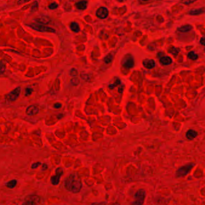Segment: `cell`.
<instances>
[{"label": "cell", "mask_w": 205, "mask_h": 205, "mask_svg": "<svg viewBox=\"0 0 205 205\" xmlns=\"http://www.w3.org/2000/svg\"><path fill=\"white\" fill-rule=\"evenodd\" d=\"M108 10L105 7H100L96 11V16L101 19H105L108 15Z\"/></svg>", "instance_id": "ba28073f"}, {"label": "cell", "mask_w": 205, "mask_h": 205, "mask_svg": "<svg viewBox=\"0 0 205 205\" xmlns=\"http://www.w3.org/2000/svg\"><path fill=\"white\" fill-rule=\"evenodd\" d=\"M39 113V108L34 105L29 106L26 110V113L28 116H34Z\"/></svg>", "instance_id": "9c48e42d"}, {"label": "cell", "mask_w": 205, "mask_h": 205, "mask_svg": "<svg viewBox=\"0 0 205 205\" xmlns=\"http://www.w3.org/2000/svg\"><path fill=\"white\" fill-rule=\"evenodd\" d=\"M192 29V27L190 25H185L178 28V31L182 33H186L190 31Z\"/></svg>", "instance_id": "2e32d148"}, {"label": "cell", "mask_w": 205, "mask_h": 205, "mask_svg": "<svg viewBox=\"0 0 205 205\" xmlns=\"http://www.w3.org/2000/svg\"><path fill=\"white\" fill-rule=\"evenodd\" d=\"M5 68H5V63L2 61H1L0 62V74H2L4 72Z\"/></svg>", "instance_id": "cb8c5ba5"}, {"label": "cell", "mask_w": 205, "mask_h": 205, "mask_svg": "<svg viewBox=\"0 0 205 205\" xmlns=\"http://www.w3.org/2000/svg\"><path fill=\"white\" fill-rule=\"evenodd\" d=\"M70 27L71 28V30L75 32V33H78L80 31V28H79V25L76 23V22H72L70 25Z\"/></svg>", "instance_id": "e0dca14e"}, {"label": "cell", "mask_w": 205, "mask_h": 205, "mask_svg": "<svg viewBox=\"0 0 205 205\" xmlns=\"http://www.w3.org/2000/svg\"><path fill=\"white\" fill-rule=\"evenodd\" d=\"M36 21L41 24H48L50 22V19L46 16H42L36 18Z\"/></svg>", "instance_id": "5bb4252c"}, {"label": "cell", "mask_w": 205, "mask_h": 205, "mask_svg": "<svg viewBox=\"0 0 205 205\" xmlns=\"http://www.w3.org/2000/svg\"><path fill=\"white\" fill-rule=\"evenodd\" d=\"M188 57L192 60H196L198 59V55L196 54L194 52L191 51L188 53Z\"/></svg>", "instance_id": "44dd1931"}, {"label": "cell", "mask_w": 205, "mask_h": 205, "mask_svg": "<svg viewBox=\"0 0 205 205\" xmlns=\"http://www.w3.org/2000/svg\"><path fill=\"white\" fill-rule=\"evenodd\" d=\"M143 66L146 68L148 69H151L155 66V62L153 60L146 59L143 61Z\"/></svg>", "instance_id": "30bf717a"}, {"label": "cell", "mask_w": 205, "mask_h": 205, "mask_svg": "<svg viewBox=\"0 0 205 205\" xmlns=\"http://www.w3.org/2000/svg\"><path fill=\"white\" fill-rule=\"evenodd\" d=\"M33 92V89L31 88H27L25 90V95H30Z\"/></svg>", "instance_id": "83f0119b"}, {"label": "cell", "mask_w": 205, "mask_h": 205, "mask_svg": "<svg viewBox=\"0 0 205 205\" xmlns=\"http://www.w3.org/2000/svg\"><path fill=\"white\" fill-rule=\"evenodd\" d=\"M76 7L79 10H84L87 8V2L85 1H82L77 2L76 4Z\"/></svg>", "instance_id": "9a60e30c"}, {"label": "cell", "mask_w": 205, "mask_h": 205, "mask_svg": "<svg viewBox=\"0 0 205 205\" xmlns=\"http://www.w3.org/2000/svg\"><path fill=\"white\" fill-rule=\"evenodd\" d=\"M54 108H61L62 107V104H60V103H56V104H54Z\"/></svg>", "instance_id": "4dcf8cb0"}, {"label": "cell", "mask_w": 205, "mask_h": 205, "mask_svg": "<svg viewBox=\"0 0 205 205\" xmlns=\"http://www.w3.org/2000/svg\"><path fill=\"white\" fill-rule=\"evenodd\" d=\"M70 74L72 76H76L78 75V72L76 69H72L70 72Z\"/></svg>", "instance_id": "4316f807"}, {"label": "cell", "mask_w": 205, "mask_h": 205, "mask_svg": "<svg viewBox=\"0 0 205 205\" xmlns=\"http://www.w3.org/2000/svg\"><path fill=\"white\" fill-rule=\"evenodd\" d=\"M29 26L31 28H32L33 30H36L37 31H40V32H47V33H55L56 32V30L54 28L45 26L44 25L32 24L30 25Z\"/></svg>", "instance_id": "277c9868"}, {"label": "cell", "mask_w": 205, "mask_h": 205, "mask_svg": "<svg viewBox=\"0 0 205 205\" xmlns=\"http://www.w3.org/2000/svg\"><path fill=\"white\" fill-rule=\"evenodd\" d=\"M203 12H204V10L203 8H202V9H196V10H191L189 12V13L191 15H198L201 13H203Z\"/></svg>", "instance_id": "ffe728a7"}, {"label": "cell", "mask_w": 205, "mask_h": 205, "mask_svg": "<svg viewBox=\"0 0 205 205\" xmlns=\"http://www.w3.org/2000/svg\"><path fill=\"white\" fill-rule=\"evenodd\" d=\"M63 173V170L62 168H58L56 170V175L54 176H53L51 178V181L53 185H57L60 183V180L62 175Z\"/></svg>", "instance_id": "8992f818"}, {"label": "cell", "mask_w": 205, "mask_h": 205, "mask_svg": "<svg viewBox=\"0 0 205 205\" xmlns=\"http://www.w3.org/2000/svg\"><path fill=\"white\" fill-rule=\"evenodd\" d=\"M120 80L119 79H116V81L113 83V84H110V85H109V88H110V89H113L114 87H116L117 85H119V84H120Z\"/></svg>", "instance_id": "7402d4cb"}, {"label": "cell", "mask_w": 205, "mask_h": 205, "mask_svg": "<svg viewBox=\"0 0 205 205\" xmlns=\"http://www.w3.org/2000/svg\"><path fill=\"white\" fill-rule=\"evenodd\" d=\"M91 205H107V204L106 203H93ZM120 205L119 203H113L111 205Z\"/></svg>", "instance_id": "f546056e"}, {"label": "cell", "mask_w": 205, "mask_h": 205, "mask_svg": "<svg viewBox=\"0 0 205 205\" xmlns=\"http://www.w3.org/2000/svg\"><path fill=\"white\" fill-rule=\"evenodd\" d=\"M71 82L73 85H77L79 83V81L78 78H73L72 80H71Z\"/></svg>", "instance_id": "484cf974"}, {"label": "cell", "mask_w": 205, "mask_h": 205, "mask_svg": "<svg viewBox=\"0 0 205 205\" xmlns=\"http://www.w3.org/2000/svg\"><path fill=\"white\" fill-rule=\"evenodd\" d=\"M134 66V61L132 57L128 58L123 63V66L126 68L131 69Z\"/></svg>", "instance_id": "8fae6325"}, {"label": "cell", "mask_w": 205, "mask_h": 205, "mask_svg": "<svg viewBox=\"0 0 205 205\" xmlns=\"http://www.w3.org/2000/svg\"><path fill=\"white\" fill-rule=\"evenodd\" d=\"M197 136V133L193 130H190L189 131H187L186 134V137L190 140H192L194 139Z\"/></svg>", "instance_id": "4fadbf2b"}, {"label": "cell", "mask_w": 205, "mask_h": 205, "mask_svg": "<svg viewBox=\"0 0 205 205\" xmlns=\"http://www.w3.org/2000/svg\"><path fill=\"white\" fill-rule=\"evenodd\" d=\"M21 93V88L19 87L16 88L13 91H11L7 96L8 99L11 101H16L18 98Z\"/></svg>", "instance_id": "52a82bcc"}, {"label": "cell", "mask_w": 205, "mask_h": 205, "mask_svg": "<svg viewBox=\"0 0 205 205\" xmlns=\"http://www.w3.org/2000/svg\"><path fill=\"white\" fill-rule=\"evenodd\" d=\"M40 165H41V163L39 162H35L34 163L32 166H31V168H36L37 167H38Z\"/></svg>", "instance_id": "f1b7e54d"}, {"label": "cell", "mask_w": 205, "mask_h": 205, "mask_svg": "<svg viewBox=\"0 0 205 205\" xmlns=\"http://www.w3.org/2000/svg\"><path fill=\"white\" fill-rule=\"evenodd\" d=\"M168 52L170 53H171V54H173L175 56H176L178 55V54L180 52V50L178 48H175V47H171L169 50H168Z\"/></svg>", "instance_id": "d6986e66"}, {"label": "cell", "mask_w": 205, "mask_h": 205, "mask_svg": "<svg viewBox=\"0 0 205 205\" xmlns=\"http://www.w3.org/2000/svg\"><path fill=\"white\" fill-rule=\"evenodd\" d=\"M194 165L195 164L194 163H190L180 167L176 173V177L179 178L185 176L191 171Z\"/></svg>", "instance_id": "7a4b0ae2"}, {"label": "cell", "mask_w": 205, "mask_h": 205, "mask_svg": "<svg viewBox=\"0 0 205 205\" xmlns=\"http://www.w3.org/2000/svg\"><path fill=\"white\" fill-rule=\"evenodd\" d=\"M194 1H185V2H183L184 4H190V3H193L194 2Z\"/></svg>", "instance_id": "d6a6232c"}, {"label": "cell", "mask_w": 205, "mask_h": 205, "mask_svg": "<svg viewBox=\"0 0 205 205\" xmlns=\"http://www.w3.org/2000/svg\"><path fill=\"white\" fill-rule=\"evenodd\" d=\"M65 186L67 190L73 193H79L82 187L80 178L77 174L73 173L69 175L65 182Z\"/></svg>", "instance_id": "6da1fadb"}, {"label": "cell", "mask_w": 205, "mask_h": 205, "mask_svg": "<svg viewBox=\"0 0 205 205\" xmlns=\"http://www.w3.org/2000/svg\"><path fill=\"white\" fill-rule=\"evenodd\" d=\"M58 7V4L56 3V2H53L51 4H50L49 5V8L51 10H54V9H56Z\"/></svg>", "instance_id": "d4e9b609"}, {"label": "cell", "mask_w": 205, "mask_h": 205, "mask_svg": "<svg viewBox=\"0 0 205 205\" xmlns=\"http://www.w3.org/2000/svg\"><path fill=\"white\" fill-rule=\"evenodd\" d=\"M122 90H123V88L122 87H120L119 89V91L120 93H122Z\"/></svg>", "instance_id": "e575fe53"}, {"label": "cell", "mask_w": 205, "mask_h": 205, "mask_svg": "<svg viewBox=\"0 0 205 205\" xmlns=\"http://www.w3.org/2000/svg\"><path fill=\"white\" fill-rule=\"evenodd\" d=\"M47 168H48V167H47V165L46 164H43V170L44 169V170H45L46 169H47Z\"/></svg>", "instance_id": "836d02e7"}, {"label": "cell", "mask_w": 205, "mask_h": 205, "mask_svg": "<svg viewBox=\"0 0 205 205\" xmlns=\"http://www.w3.org/2000/svg\"><path fill=\"white\" fill-rule=\"evenodd\" d=\"M16 184H17V181L15 180V179H13V180H11V181H10L9 182H8L5 184V185L7 188L12 189V188H13L16 187Z\"/></svg>", "instance_id": "ac0fdd59"}, {"label": "cell", "mask_w": 205, "mask_h": 205, "mask_svg": "<svg viewBox=\"0 0 205 205\" xmlns=\"http://www.w3.org/2000/svg\"><path fill=\"white\" fill-rule=\"evenodd\" d=\"M40 198L36 195H30L27 196L22 205H36L39 203Z\"/></svg>", "instance_id": "5b68a950"}, {"label": "cell", "mask_w": 205, "mask_h": 205, "mask_svg": "<svg viewBox=\"0 0 205 205\" xmlns=\"http://www.w3.org/2000/svg\"><path fill=\"white\" fill-rule=\"evenodd\" d=\"M160 63L165 66L170 65L172 63V60L169 57H162L159 60Z\"/></svg>", "instance_id": "7c38bea8"}, {"label": "cell", "mask_w": 205, "mask_h": 205, "mask_svg": "<svg viewBox=\"0 0 205 205\" xmlns=\"http://www.w3.org/2000/svg\"><path fill=\"white\" fill-rule=\"evenodd\" d=\"M200 43H201L202 45H205V39H204L203 37L201 39V40H200Z\"/></svg>", "instance_id": "1f68e13d"}, {"label": "cell", "mask_w": 205, "mask_h": 205, "mask_svg": "<svg viewBox=\"0 0 205 205\" xmlns=\"http://www.w3.org/2000/svg\"><path fill=\"white\" fill-rule=\"evenodd\" d=\"M146 197V192L144 190L140 189L137 191L134 196V201L131 205H143Z\"/></svg>", "instance_id": "3957f363"}, {"label": "cell", "mask_w": 205, "mask_h": 205, "mask_svg": "<svg viewBox=\"0 0 205 205\" xmlns=\"http://www.w3.org/2000/svg\"><path fill=\"white\" fill-rule=\"evenodd\" d=\"M112 60H113V56H112L111 54H108L104 59V62L107 64H108V63H111Z\"/></svg>", "instance_id": "603a6c76"}]
</instances>
